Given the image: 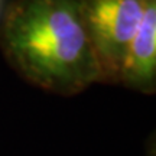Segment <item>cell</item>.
I'll list each match as a JSON object with an SVG mask.
<instances>
[{
  "mask_svg": "<svg viewBox=\"0 0 156 156\" xmlns=\"http://www.w3.org/2000/svg\"><path fill=\"white\" fill-rule=\"evenodd\" d=\"M119 84L143 94L156 91V0H146L140 25L123 62Z\"/></svg>",
  "mask_w": 156,
  "mask_h": 156,
  "instance_id": "3957f363",
  "label": "cell"
},
{
  "mask_svg": "<svg viewBox=\"0 0 156 156\" xmlns=\"http://www.w3.org/2000/svg\"><path fill=\"white\" fill-rule=\"evenodd\" d=\"M145 5L146 0H80L101 83L119 84L123 62L140 25Z\"/></svg>",
  "mask_w": 156,
  "mask_h": 156,
  "instance_id": "7a4b0ae2",
  "label": "cell"
},
{
  "mask_svg": "<svg viewBox=\"0 0 156 156\" xmlns=\"http://www.w3.org/2000/svg\"><path fill=\"white\" fill-rule=\"evenodd\" d=\"M0 51L44 91L71 97L101 83L80 0H13L0 23Z\"/></svg>",
  "mask_w": 156,
  "mask_h": 156,
  "instance_id": "6da1fadb",
  "label": "cell"
}]
</instances>
